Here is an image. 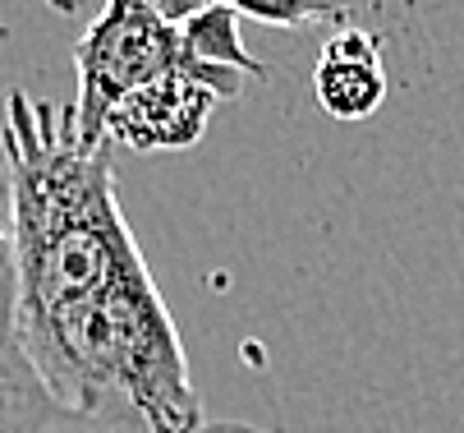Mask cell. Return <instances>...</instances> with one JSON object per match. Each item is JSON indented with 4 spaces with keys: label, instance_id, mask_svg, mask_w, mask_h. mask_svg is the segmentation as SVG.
<instances>
[{
    "label": "cell",
    "instance_id": "5",
    "mask_svg": "<svg viewBox=\"0 0 464 433\" xmlns=\"http://www.w3.org/2000/svg\"><path fill=\"white\" fill-rule=\"evenodd\" d=\"M313 93L322 102L326 115L336 120H368L382 111L386 102V65H382V42L359 28L345 24L326 37L317 70H313Z\"/></svg>",
    "mask_w": 464,
    "mask_h": 433
},
{
    "label": "cell",
    "instance_id": "2",
    "mask_svg": "<svg viewBox=\"0 0 464 433\" xmlns=\"http://www.w3.org/2000/svg\"><path fill=\"white\" fill-rule=\"evenodd\" d=\"M193 65L179 28H170L148 0H106L102 15L88 24V33L74 46V70H79V139L102 148L106 115L115 102H124L148 79ZM203 70V65H193Z\"/></svg>",
    "mask_w": 464,
    "mask_h": 433
},
{
    "label": "cell",
    "instance_id": "10",
    "mask_svg": "<svg viewBox=\"0 0 464 433\" xmlns=\"http://www.w3.org/2000/svg\"><path fill=\"white\" fill-rule=\"evenodd\" d=\"M42 5H46V10H55V15H64V19H74V15L88 5V0H42Z\"/></svg>",
    "mask_w": 464,
    "mask_h": 433
},
{
    "label": "cell",
    "instance_id": "3",
    "mask_svg": "<svg viewBox=\"0 0 464 433\" xmlns=\"http://www.w3.org/2000/svg\"><path fill=\"white\" fill-rule=\"evenodd\" d=\"M239 93L244 79L226 70H166L115 102L102 139L124 153H184L208 134L212 111L221 102H235Z\"/></svg>",
    "mask_w": 464,
    "mask_h": 433
},
{
    "label": "cell",
    "instance_id": "1",
    "mask_svg": "<svg viewBox=\"0 0 464 433\" xmlns=\"http://www.w3.org/2000/svg\"><path fill=\"white\" fill-rule=\"evenodd\" d=\"M14 332L83 433H198L203 397L179 328L120 208L111 143L79 139L74 102L5 93Z\"/></svg>",
    "mask_w": 464,
    "mask_h": 433
},
{
    "label": "cell",
    "instance_id": "4",
    "mask_svg": "<svg viewBox=\"0 0 464 433\" xmlns=\"http://www.w3.org/2000/svg\"><path fill=\"white\" fill-rule=\"evenodd\" d=\"M0 433H83L64 410L14 332V268H10V217L0 212Z\"/></svg>",
    "mask_w": 464,
    "mask_h": 433
},
{
    "label": "cell",
    "instance_id": "8",
    "mask_svg": "<svg viewBox=\"0 0 464 433\" xmlns=\"http://www.w3.org/2000/svg\"><path fill=\"white\" fill-rule=\"evenodd\" d=\"M148 5L170 24V28H179V24H188L198 10H208V5H217V0H148Z\"/></svg>",
    "mask_w": 464,
    "mask_h": 433
},
{
    "label": "cell",
    "instance_id": "7",
    "mask_svg": "<svg viewBox=\"0 0 464 433\" xmlns=\"http://www.w3.org/2000/svg\"><path fill=\"white\" fill-rule=\"evenodd\" d=\"M239 19H257L267 28H304V24H354V0H221Z\"/></svg>",
    "mask_w": 464,
    "mask_h": 433
},
{
    "label": "cell",
    "instance_id": "6",
    "mask_svg": "<svg viewBox=\"0 0 464 433\" xmlns=\"http://www.w3.org/2000/svg\"><path fill=\"white\" fill-rule=\"evenodd\" d=\"M179 37H184V51L193 65L203 70H226V74H239V79H267L272 70L244 46L239 37V15L230 5H208L198 10L188 24H179Z\"/></svg>",
    "mask_w": 464,
    "mask_h": 433
},
{
    "label": "cell",
    "instance_id": "11",
    "mask_svg": "<svg viewBox=\"0 0 464 433\" xmlns=\"http://www.w3.org/2000/svg\"><path fill=\"white\" fill-rule=\"evenodd\" d=\"M198 433H262V428H253V424H203Z\"/></svg>",
    "mask_w": 464,
    "mask_h": 433
},
{
    "label": "cell",
    "instance_id": "9",
    "mask_svg": "<svg viewBox=\"0 0 464 433\" xmlns=\"http://www.w3.org/2000/svg\"><path fill=\"white\" fill-rule=\"evenodd\" d=\"M10 208V166H5V134H0V212Z\"/></svg>",
    "mask_w": 464,
    "mask_h": 433
}]
</instances>
